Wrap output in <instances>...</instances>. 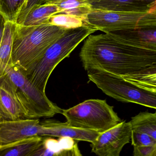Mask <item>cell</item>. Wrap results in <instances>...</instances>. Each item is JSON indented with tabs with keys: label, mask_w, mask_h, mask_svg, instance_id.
<instances>
[{
	"label": "cell",
	"mask_w": 156,
	"mask_h": 156,
	"mask_svg": "<svg viewBox=\"0 0 156 156\" xmlns=\"http://www.w3.org/2000/svg\"><path fill=\"white\" fill-rule=\"evenodd\" d=\"M79 56L87 72L102 70L120 77L156 63V51L127 43L112 33L89 35Z\"/></svg>",
	"instance_id": "1"
},
{
	"label": "cell",
	"mask_w": 156,
	"mask_h": 156,
	"mask_svg": "<svg viewBox=\"0 0 156 156\" xmlns=\"http://www.w3.org/2000/svg\"><path fill=\"white\" fill-rule=\"evenodd\" d=\"M67 30L49 23L25 26L16 23L13 36L12 64L28 70Z\"/></svg>",
	"instance_id": "2"
},
{
	"label": "cell",
	"mask_w": 156,
	"mask_h": 156,
	"mask_svg": "<svg viewBox=\"0 0 156 156\" xmlns=\"http://www.w3.org/2000/svg\"><path fill=\"white\" fill-rule=\"evenodd\" d=\"M97 31L89 26L67 30L38 62L27 71L23 70L24 73L36 87L45 93L47 83L55 68L62 60L69 57L80 43Z\"/></svg>",
	"instance_id": "3"
},
{
	"label": "cell",
	"mask_w": 156,
	"mask_h": 156,
	"mask_svg": "<svg viewBox=\"0 0 156 156\" xmlns=\"http://www.w3.org/2000/svg\"><path fill=\"white\" fill-rule=\"evenodd\" d=\"M113 108L106 100L90 99L63 109L62 114L66 119V123L71 126L101 133L121 122Z\"/></svg>",
	"instance_id": "4"
},
{
	"label": "cell",
	"mask_w": 156,
	"mask_h": 156,
	"mask_svg": "<svg viewBox=\"0 0 156 156\" xmlns=\"http://www.w3.org/2000/svg\"><path fill=\"white\" fill-rule=\"evenodd\" d=\"M5 74L13 82L28 119L51 118L62 114L63 109L51 101L45 93L42 92L30 81L22 68L11 64L7 67Z\"/></svg>",
	"instance_id": "5"
},
{
	"label": "cell",
	"mask_w": 156,
	"mask_h": 156,
	"mask_svg": "<svg viewBox=\"0 0 156 156\" xmlns=\"http://www.w3.org/2000/svg\"><path fill=\"white\" fill-rule=\"evenodd\" d=\"M89 80L108 96L120 102L133 103L156 109V95L122 77L105 71H87Z\"/></svg>",
	"instance_id": "6"
},
{
	"label": "cell",
	"mask_w": 156,
	"mask_h": 156,
	"mask_svg": "<svg viewBox=\"0 0 156 156\" xmlns=\"http://www.w3.org/2000/svg\"><path fill=\"white\" fill-rule=\"evenodd\" d=\"M89 26L105 33L156 25V9L147 12H115L93 9L87 15Z\"/></svg>",
	"instance_id": "7"
},
{
	"label": "cell",
	"mask_w": 156,
	"mask_h": 156,
	"mask_svg": "<svg viewBox=\"0 0 156 156\" xmlns=\"http://www.w3.org/2000/svg\"><path fill=\"white\" fill-rule=\"evenodd\" d=\"M130 121H121L110 129L100 133L91 143L92 151L99 156H119L123 147L131 139Z\"/></svg>",
	"instance_id": "8"
},
{
	"label": "cell",
	"mask_w": 156,
	"mask_h": 156,
	"mask_svg": "<svg viewBox=\"0 0 156 156\" xmlns=\"http://www.w3.org/2000/svg\"><path fill=\"white\" fill-rule=\"evenodd\" d=\"M39 119L0 121V150L28 138L40 136Z\"/></svg>",
	"instance_id": "9"
},
{
	"label": "cell",
	"mask_w": 156,
	"mask_h": 156,
	"mask_svg": "<svg viewBox=\"0 0 156 156\" xmlns=\"http://www.w3.org/2000/svg\"><path fill=\"white\" fill-rule=\"evenodd\" d=\"M28 119L13 82L6 74L0 76V121Z\"/></svg>",
	"instance_id": "10"
},
{
	"label": "cell",
	"mask_w": 156,
	"mask_h": 156,
	"mask_svg": "<svg viewBox=\"0 0 156 156\" xmlns=\"http://www.w3.org/2000/svg\"><path fill=\"white\" fill-rule=\"evenodd\" d=\"M42 130L40 136H43L68 137L77 141L94 142L100 133L83 129L74 127L66 122L62 123L55 120H46L41 123Z\"/></svg>",
	"instance_id": "11"
},
{
	"label": "cell",
	"mask_w": 156,
	"mask_h": 156,
	"mask_svg": "<svg viewBox=\"0 0 156 156\" xmlns=\"http://www.w3.org/2000/svg\"><path fill=\"white\" fill-rule=\"evenodd\" d=\"M93 9L115 12H147L156 9V0H93Z\"/></svg>",
	"instance_id": "12"
},
{
	"label": "cell",
	"mask_w": 156,
	"mask_h": 156,
	"mask_svg": "<svg viewBox=\"0 0 156 156\" xmlns=\"http://www.w3.org/2000/svg\"><path fill=\"white\" fill-rule=\"evenodd\" d=\"M58 138L44 137L41 146L32 156H82L76 140L68 137Z\"/></svg>",
	"instance_id": "13"
},
{
	"label": "cell",
	"mask_w": 156,
	"mask_h": 156,
	"mask_svg": "<svg viewBox=\"0 0 156 156\" xmlns=\"http://www.w3.org/2000/svg\"><path fill=\"white\" fill-rule=\"evenodd\" d=\"M111 33L127 43L156 52V25Z\"/></svg>",
	"instance_id": "14"
},
{
	"label": "cell",
	"mask_w": 156,
	"mask_h": 156,
	"mask_svg": "<svg viewBox=\"0 0 156 156\" xmlns=\"http://www.w3.org/2000/svg\"><path fill=\"white\" fill-rule=\"evenodd\" d=\"M16 27V23L6 21L4 32L1 37L0 76L5 74L7 67L12 64L13 36Z\"/></svg>",
	"instance_id": "15"
},
{
	"label": "cell",
	"mask_w": 156,
	"mask_h": 156,
	"mask_svg": "<svg viewBox=\"0 0 156 156\" xmlns=\"http://www.w3.org/2000/svg\"><path fill=\"white\" fill-rule=\"evenodd\" d=\"M43 136L28 138L0 150V156H32L43 141Z\"/></svg>",
	"instance_id": "16"
},
{
	"label": "cell",
	"mask_w": 156,
	"mask_h": 156,
	"mask_svg": "<svg viewBox=\"0 0 156 156\" xmlns=\"http://www.w3.org/2000/svg\"><path fill=\"white\" fill-rule=\"evenodd\" d=\"M122 78L142 89L156 95V63Z\"/></svg>",
	"instance_id": "17"
},
{
	"label": "cell",
	"mask_w": 156,
	"mask_h": 156,
	"mask_svg": "<svg viewBox=\"0 0 156 156\" xmlns=\"http://www.w3.org/2000/svg\"><path fill=\"white\" fill-rule=\"evenodd\" d=\"M60 13V9L55 4L46 3L38 5L31 9L22 25L32 26L48 23L51 16Z\"/></svg>",
	"instance_id": "18"
},
{
	"label": "cell",
	"mask_w": 156,
	"mask_h": 156,
	"mask_svg": "<svg viewBox=\"0 0 156 156\" xmlns=\"http://www.w3.org/2000/svg\"><path fill=\"white\" fill-rule=\"evenodd\" d=\"M93 0H54L49 3L55 4L66 13L87 19V15L93 9Z\"/></svg>",
	"instance_id": "19"
},
{
	"label": "cell",
	"mask_w": 156,
	"mask_h": 156,
	"mask_svg": "<svg viewBox=\"0 0 156 156\" xmlns=\"http://www.w3.org/2000/svg\"><path fill=\"white\" fill-rule=\"evenodd\" d=\"M130 122L133 130L145 132L156 140V111L140 112L131 118Z\"/></svg>",
	"instance_id": "20"
},
{
	"label": "cell",
	"mask_w": 156,
	"mask_h": 156,
	"mask_svg": "<svg viewBox=\"0 0 156 156\" xmlns=\"http://www.w3.org/2000/svg\"><path fill=\"white\" fill-rule=\"evenodd\" d=\"M48 23L66 30L87 26L91 27L87 21V19L66 13H58L51 16Z\"/></svg>",
	"instance_id": "21"
},
{
	"label": "cell",
	"mask_w": 156,
	"mask_h": 156,
	"mask_svg": "<svg viewBox=\"0 0 156 156\" xmlns=\"http://www.w3.org/2000/svg\"><path fill=\"white\" fill-rule=\"evenodd\" d=\"M28 0H0V14L6 21L17 23L19 14Z\"/></svg>",
	"instance_id": "22"
},
{
	"label": "cell",
	"mask_w": 156,
	"mask_h": 156,
	"mask_svg": "<svg viewBox=\"0 0 156 156\" xmlns=\"http://www.w3.org/2000/svg\"><path fill=\"white\" fill-rule=\"evenodd\" d=\"M131 144L134 146H153L156 144V140L145 132L132 129Z\"/></svg>",
	"instance_id": "23"
},
{
	"label": "cell",
	"mask_w": 156,
	"mask_h": 156,
	"mask_svg": "<svg viewBox=\"0 0 156 156\" xmlns=\"http://www.w3.org/2000/svg\"><path fill=\"white\" fill-rule=\"evenodd\" d=\"M43 1V0H28L19 14L16 23L20 25H22L25 18L31 9L35 6L42 4Z\"/></svg>",
	"instance_id": "24"
},
{
	"label": "cell",
	"mask_w": 156,
	"mask_h": 156,
	"mask_svg": "<svg viewBox=\"0 0 156 156\" xmlns=\"http://www.w3.org/2000/svg\"><path fill=\"white\" fill-rule=\"evenodd\" d=\"M133 155L135 156H154L156 144L153 146H134Z\"/></svg>",
	"instance_id": "25"
},
{
	"label": "cell",
	"mask_w": 156,
	"mask_h": 156,
	"mask_svg": "<svg viewBox=\"0 0 156 156\" xmlns=\"http://www.w3.org/2000/svg\"><path fill=\"white\" fill-rule=\"evenodd\" d=\"M154 156H156V149L155 150V152H154Z\"/></svg>",
	"instance_id": "26"
}]
</instances>
